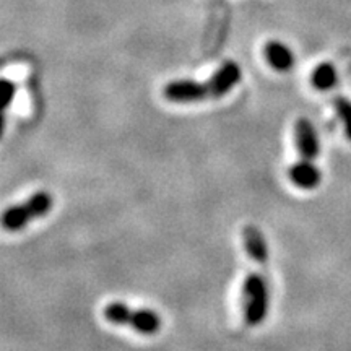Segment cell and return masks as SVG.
Segmentation results:
<instances>
[{
  "label": "cell",
  "mask_w": 351,
  "mask_h": 351,
  "mask_svg": "<svg viewBox=\"0 0 351 351\" xmlns=\"http://www.w3.org/2000/svg\"><path fill=\"white\" fill-rule=\"evenodd\" d=\"M244 251L251 257L252 267L244 280L243 314L247 326L256 327L265 320L270 306V288L267 276L269 245L257 226L247 225L243 230Z\"/></svg>",
  "instance_id": "6da1fadb"
},
{
  "label": "cell",
  "mask_w": 351,
  "mask_h": 351,
  "mask_svg": "<svg viewBox=\"0 0 351 351\" xmlns=\"http://www.w3.org/2000/svg\"><path fill=\"white\" fill-rule=\"evenodd\" d=\"M243 78V70L238 62L228 60L207 82L176 80L165 86L163 96L171 103H202L226 96Z\"/></svg>",
  "instance_id": "7a4b0ae2"
},
{
  "label": "cell",
  "mask_w": 351,
  "mask_h": 351,
  "mask_svg": "<svg viewBox=\"0 0 351 351\" xmlns=\"http://www.w3.org/2000/svg\"><path fill=\"white\" fill-rule=\"evenodd\" d=\"M295 137L300 160L289 168V179L302 191H313V189L319 187L320 181H322V174L315 166L320 145L313 122L306 117L298 119L295 125Z\"/></svg>",
  "instance_id": "3957f363"
},
{
  "label": "cell",
  "mask_w": 351,
  "mask_h": 351,
  "mask_svg": "<svg viewBox=\"0 0 351 351\" xmlns=\"http://www.w3.org/2000/svg\"><path fill=\"white\" fill-rule=\"evenodd\" d=\"M103 315L108 322L116 326L134 328L143 335H153L161 328V317L153 309H138L124 302H111L103 309Z\"/></svg>",
  "instance_id": "277c9868"
},
{
  "label": "cell",
  "mask_w": 351,
  "mask_h": 351,
  "mask_svg": "<svg viewBox=\"0 0 351 351\" xmlns=\"http://www.w3.org/2000/svg\"><path fill=\"white\" fill-rule=\"evenodd\" d=\"M54 205V197L49 192L39 191L33 194L28 200L13 205L3 213V228L8 231H19L21 228L28 226L33 219L46 217Z\"/></svg>",
  "instance_id": "5b68a950"
},
{
  "label": "cell",
  "mask_w": 351,
  "mask_h": 351,
  "mask_svg": "<svg viewBox=\"0 0 351 351\" xmlns=\"http://www.w3.org/2000/svg\"><path fill=\"white\" fill-rule=\"evenodd\" d=\"M267 62L276 72H289L296 64V56L288 44L282 41H269L263 47Z\"/></svg>",
  "instance_id": "8992f818"
},
{
  "label": "cell",
  "mask_w": 351,
  "mask_h": 351,
  "mask_svg": "<svg viewBox=\"0 0 351 351\" xmlns=\"http://www.w3.org/2000/svg\"><path fill=\"white\" fill-rule=\"evenodd\" d=\"M339 82V72L332 62H322L311 73V83L315 90L327 91L337 85Z\"/></svg>",
  "instance_id": "52a82bcc"
},
{
  "label": "cell",
  "mask_w": 351,
  "mask_h": 351,
  "mask_svg": "<svg viewBox=\"0 0 351 351\" xmlns=\"http://www.w3.org/2000/svg\"><path fill=\"white\" fill-rule=\"evenodd\" d=\"M335 111L339 114V117L343 121L346 137L351 140V101L345 98H337L335 99Z\"/></svg>",
  "instance_id": "ba28073f"
},
{
  "label": "cell",
  "mask_w": 351,
  "mask_h": 351,
  "mask_svg": "<svg viewBox=\"0 0 351 351\" xmlns=\"http://www.w3.org/2000/svg\"><path fill=\"white\" fill-rule=\"evenodd\" d=\"M2 90H3V96H2V104L3 108H8L12 104V101L15 99L16 96V85L8 78H3L2 80Z\"/></svg>",
  "instance_id": "9c48e42d"
}]
</instances>
